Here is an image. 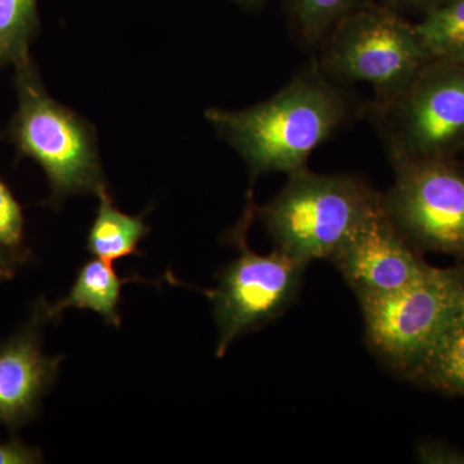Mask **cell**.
<instances>
[{"label":"cell","instance_id":"cell-1","mask_svg":"<svg viewBox=\"0 0 464 464\" xmlns=\"http://www.w3.org/2000/svg\"><path fill=\"white\" fill-rule=\"evenodd\" d=\"M351 103L317 61L271 99L243 110L210 109L207 121L239 152L253 177L306 168L314 150L346 123Z\"/></svg>","mask_w":464,"mask_h":464},{"label":"cell","instance_id":"cell-2","mask_svg":"<svg viewBox=\"0 0 464 464\" xmlns=\"http://www.w3.org/2000/svg\"><path fill=\"white\" fill-rule=\"evenodd\" d=\"M380 192L351 174H319L306 168L257 215L275 249L304 265L329 259L357 226L382 204Z\"/></svg>","mask_w":464,"mask_h":464},{"label":"cell","instance_id":"cell-3","mask_svg":"<svg viewBox=\"0 0 464 464\" xmlns=\"http://www.w3.org/2000/svg\"><path fill=\"white\" fill-rule=\"evenodd\" d=\"M368 114L392 166L454 160L464 150V61L430 60L405 90L374 100Z\"/></svg>","mask_w":464,"mask_h":464},{"label":"cell","instance_id":"cell-4","mask_svg":"<svg viewBox=\"0 0 464 464\" xmlns=\"http://www.w3.org/2000/svg\"><path fill=\"white\" fill-rule=\"evenodd\" d=\"M16 87L18 108L9 136L47 174L52 200L106 191L93 128L52 99L32 60L16 66Z\"/></svg>","mask_w":464,"mask_h":464},{"label":"cell","instance_id":"cell-5","mask_svg":"<svg viewBox=\"0 0 464 464\" xmlns=\"http://www.w3.org/2000/svg\"><path fill=\"white\" fill-rule=\"evenodd\" d=\"M359 299L372 351L411 380L464 304V267H430L404 288Z\"/></svg>","mask_w":464,"mask_h":464},{"label":"cell","instance_id":"cell-6","mask_svg":"<svg viewBox=\"0 0 464 464\" xmlns=\"http://www.w3.org/2000/svg\"><path fill=\"white\" fill-rule=\"evenodd\" d=\"M322 44L323 72L335 81L371 85L375 100L405 90L430 61L414 24L374 5H356Z\"/></svg>","mask_w":464,"mask_h":464},{"label":"cell","instance_id":"cell-7","mask_svg":"<svg viewBox=\"0 0 464 464\" xmlns=\"http://www.w3.org/2000/svg\"><path fill=\"white\" fill-rule=\"evenodd\" d=\"M395 182L383 208L415 249L451 256L464 264V170L454 160L393 166Z\"/></svg>","mask_w":464,"mask_h":464},{"label":"cell","instance_id":"cell-8","mask_svg":"<svg viewBox=\"0 0 464 464\" xmlns=\"http://www.w3.org/2000/svg\"><path fill=\"white\" fill-rule=\"evenodd\" d=\"M239 243V256L217 275L218 286L207 292L218 329L217 357L237 338L282 316L297 298L307 267L280 250L258 255L244 237Z\"/></svg>","mask_w":464,"mask_h":464},{"label":"cell","instance_id":"cell-9","mask_svg":"<svg viewBox=\"0 0 464 464\" xmlns=\"http://www.w3.org/2000/svg\"><path fill=\"white\" fill-rule=\"evenodd\" d=\"M329 259L357 298L404 288L431 267L387 215L383 198Z\"/></svg>","mask_w":464,"mask_h":464},{"label":"cell","instance_id":"cell-10","mask_svg":"<svg viewBox=\"0 0 464 464\" xmlns=\"http://www.w3.org/2000/svg\"><path fill=\"white\" fill-rule=\"evenodd\" d=\"M48 320L47 302L41 299L29 322L0 344V424L11 431L38 415L57 380L63 357L48 356L42 347V328Z\"/></svg>","mask_w":464,"mask_h":464},{"label":"cell","instance_id":"cell-11","mask_svg":"<svg viewBox=\"0 0 464 464\" xmlns=\"http://www.w3.org/2000/svg\"><path fill=\"white\" fill-rule=\"evenodd\" d=\"M136 279L139 277L119 276L109 262L91 259L78 271L69 295L56 304H47L48 317L57 319L67 308H83L99 314L106 324L119 328L121 324L119 315L121 289L125 283Z\"/></svg>","mask_w":464,"mask_h":464},{"label":"cell","instance_id":"cell-12","mask_svg":"<svg viewBox=\"0 0 464 464\" xmlns=\"http://www.w3.org/2000/svg\"><path fill=\"white\" fill-rule=\"evenodd\" d=\"M100 206L87 237V249L94 257L112 262L139 256V244L150 234L142 216H128L112 203L108 190L99 195Z\"/></svg>","mask_w":464,"mask_h":464},{"label":"cell","instance_id":"cell-13","mask_svg":"<svg viewBox=\"0 0 464 464\" xmlns=\"http://www.w3.org/2000/svg\"><path fill=\"white\" fill-rule=\"evenodd\" d=\"M411 381L448 395L464 396V304Z\"/></svg>","mask_w":464,"mask_h":464},{"label":"cell","instance_id":"cell-14","mask_svg":"<svg viewBox=\"0 0 464 464\" xmlns=\"http://www.w3.org/2000/svg\"><path fill=\"white\" fill-rule=\"evenodd\" d=\"M429 60L464 61V0H450L414 24Z\"/></svg>","mask_w":464,"mask_h":464},{"label":"cell","instance_id":"cell-15","mask_svg":"<svg viewBox=\"0 0 464 464\" xmlns=\"http://www.w3.org/2000/svg\"><path fill=\"white\" fill-rule=\"evenodd\" d=\"M38 23L36 0H0V67L30 60V42Z\"/></svg>","mask_w":464,"mask_h":464},{"label":"cell","instance_id":"cell-16","mask_svg":"<svg viewBox=\"0 0 464 464\" xmlns=\"http://www.w3.org/2000/svg\"><path fill=\"white\" fill-rule=\"evenodd\" d=\"M289 5L299 36L314 47L356 7V0H289Z\"/></svg>","mask_w":464,"mask_h":464},{"label":"cell","instance_id":"cell-17","mask_svg":"<svg viewBox=\"0 0 464 464\" xmlns=\"http://www.w3.org/2000/svg\"><path fill=\"white\" fill-rule=\"evenodd\" d=\"M24 217L20 204L0 179V244L23 250Z\"/></svg>","mask_w":464,"mask_h":464},{"label":"cell","instance_id":"cell-18","mask_svg":"<svg viewBox=\"0 0 464 464\" xmlns=\"http://www.w3.org/2000/svg\"><path fill=\"white\" fill-rule=\"evenodd\" d=\"M43 462V454L38 448L30 447L14 439L0 442V464H35Z\"/></svg>","mask_w":464,"mask_h":464},{"label":"cell","instance_id":"cell-19","mask_svg":"<svg viewBox=\"0 0 464 464\" xmlns=\"http://www.w3.org/2000/svg\"><path fill=\"white\" fill-rule=\"evenodd\" d=\"M418 458L424 463H464V454L439 444H424L418 449Z\"/></svg>","mask_w":464,"mask_h":464},{"label":"cell","instance_id":"cell-20","mask_svg":"<svg viewBox=\"0 0 464 464\" xmlns=\"http://www.w3.org/2000/svg\"><path fill=\"white\" fill-rule=\"evenodd\" d=\"M27 259L24 250L9 249L0 244V280L12 279L18 266L25 264Z\"/></svg>","mask_w":464,"mask_h":464},{"label":"cell","instance_id":"cell-21","mask_svg":"<svg viewBox=\"0 0 464 464\" xmlns=\"http://www.w3.org/2000/svg\"><path fill=\"white\" fill-rule=\"evenodd\" d=\"M398 2L409 5V7L423 9L424 14H426L433 9L441 7L442 5L450 2V0H398Z\"/></svg>","mask_w":464,"mask_h":464},{"label":"cell","instance_id":"cell-22","mask_svg":"<svg viewBox=\"0 0 464 464\" xmlns=\"http://www.w3.org/2000/svg\"><path fill=\"white\" fill-rule=\"evenodd\" d=\"M237 2L243 3V5H258L264 3L265 0H237Z\"/></svg>","mask_w":464,"mask_h":464}]
</instances>
